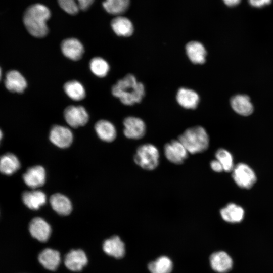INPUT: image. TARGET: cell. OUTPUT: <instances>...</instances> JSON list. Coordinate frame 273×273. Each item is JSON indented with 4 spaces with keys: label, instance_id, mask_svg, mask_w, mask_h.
<instances>
[{
    "label": "cell",
    "instance_id": "cell-1",
    "mask_svg": "<svg viewBox=\"0 0 273 273\" xmlns=\"http://www.w3.org/2000/svg\"><path fill=\"white\" fill-rule=\"evenodd\" d=\"M51 15L49 9L46 6L41 4H33L24 13V24L31 35L38 38L43 37L49 32L47 22Z\"/></svg>",
    "mask_w": 273,
    "mask_h": 273
},
{
    "label": "cell",
    "instance_id": "cell-2",
    "mask_svg": "<svg viewBox=\"0 0 273 273\" xmlns=\"http://www.w3.org/2000/svg\"><path fill=\"white\" fill-rule=\"evenodd\" d=\"M112 93L122 104L131 106L142 101L145 95V87L133 74H128L112 86Z\"/></svg>",
    "mask_w": 273,
    "mask_h": 273
},
{
    "label": "cell",
    "instance_id": "cell-3",
    "mask_svg": "<svg viewBox=\"0 0 273 273\" xmlns=\"http://www.w3.org/2000/svg\"><path fill=\"white\" fill-rule=\"evenodd\" d=\"M178 140L188 153L192 154L205 151L209 144V135L205 128L200 126L187 129L179 136Z\"/></svg>",
    "mask_w": 273,
    "mask_h": 273
},
{
    "label": "cell",
    "instance_id": "cell-4",
    "mask_svg": "<svg viewBox=\"0 0 273 273\" xmlns=\"http://www.w3.org/2000/svg\"><path fill=\"white\" fill-rule=\"evenodd\" d=\"M159 152L157 148L152 144H145L136 150L134 156L135 163L144 169L153 170L159 162Z\"/></svg>",
    "mask_w": 273,
    "mask_h": 273
},
{
    "label": "cell",
    "instance_id": "cell-5",
    "mask_svg": "<svg viewBox=\"0 0 273 273\" xmlns=\"http://www.w3.org/2000/svg\"><path fill=\"white\" fill-rule=\"evenodd\" d=\"M64 117L68 124L73 128L84 126L89 119L87 112L82 106L67 107L64 111Z\"/></svg>",
    "mask_w": 273,
    "mask_h": 273
},
{
    "label": "cell",
    "instance_id": "cell-6",
    "mask_svg": "<svg viewBox=\"0 0 273 273\" xmlns=\"http://www.w3.org/2000/svg\"><path fill=\"white\" fill-rule=\"evenodd\" d=\"M233 178L241 188L250 189L256 180V175L253 170L244 163H239L234 167Z\"/></svg>",
    "mask_w": 273,
    "mask_h": 273
},
{
    "label": "cell",
    "instance_id": "cell-7",
    "mask_svg": "<svg viewBox=\"0 0 273 273\" xmlns=\"http://www.w3.org/2000/svg\"><path fill=\"white\" fill-rule=\"evenodd\" d=\"M164 154L167 159L175 164H180L188 158V152L178 140H172L164 147Z\"/></svg>",
    "mask_w": 273,
    "mask_h": 273
},
{
    "label": "cell",
    "instance_id": "cell-8",
    "mask_svg": "<svg viewBox=\"0 0 273 273\" xmlns=\"http://www.w3.org/2000/svg\"><path fill=\"white\" fill-rule=\"evenodd\" d=\"M49 139L58 147L66 148L72 143L73 136L71 130L65 126L55 125L51 129Z\"/></svg>",
    "mask_w": 273,
    "mask_h": 273
},
{
    "label": "cell",
    "instance_id": "cell-9",
    "mask_svg": "<svg viewBox=\"0 0 273 273\" xmlns=\"http://www.w3.org/2000/svg\"><path fill=\"white\" fill-rule=\"evenodd\" d=\"M124 134L126 137L131 139H139L143 138L146 132L145 122L140 118L129 116L123 121Z\"/></svg>",
    "mask_w": 273,
    "mask_h": 273
},
{
    "label": "cell",
    "instance_id": "cell-10",
    "mask_svg": "<svg viewBox=\"0 0 273 273\" xmlns=\"http://www.w3.org/2000/svg\"><path fill=\"white\" fill-rule=\"evenodd\" d=\"M61 49L66 57L73 61L80 59L84 51L81 42L75 38L64 39L61 43Z\"/></svg>",
    "mask_w": 273,
    "mask_h": 273
},
{
    "label": "cell",
    "instance_id": "cell-11",
    "mask_svg": "<svg viewBox=\"0 0 273 273\" xmlns=\"http://www.w3.org/2000/svg\"><path fill=\"white\" fill-rule=\"evenodd\" d=\"M23 179L26 185L30 188L36 189L41 187L46 182L45 169L39 165L31 167L23 174Z\"/></svg>",
    "mask_w": 273,
    "mask_h": 273
},
{
    "label": "cell",
    "instance_id": "cell-12",
    "mask_svg": "<svg viewBox=\"0 0 273 273\" xmlns=\"http://www.w3.org/2000/svg\"><path fill=\"white\" fill-rule=\"evenodd\" d=\"M29 230L33 238L41 242L47 241L51 233L50 225L40 217H35L30 221Z\"/></svg>",
    "mask_w": 273,
    "mask_h": 273
},
{
    "label": "cell",
    "instance_id": "cell-13",
    "mask_svg": "<svg viewBox=\"0 0 273 273\" xmlns=\"http://www.w3.org/2000/svg\"><path fill=\"white\" fill-rule=\"evenodd\" d=\"M87 263V256L84 251L80 249L70 251L64 259L66 267L73 271L81 270Z\"/></svg>",
    "mask_w": 273,
    "mask_h": 273
},
{
    "label": "cell",
    "instance_id": "cell-14",
    "mask_svg": "<svg viewBox=\"0 0 273 273\" xmlns=\"http://www.w3.org/2000/svg\"><path fill=\"white\" fill-rule=\"evenodd\" d=\"M212 268L219 273H225L232 268L233 261L225 252L219 251L213 253L210 257Z\"/></svg>",
    "mask_w": 273,
    "mask_h": 273
},
{
    "label": "cell",
    "instance_id": "cell-15",
    "mask_svg": "<svg viewBox=\"0 0 273 273\" xmlns=\"http://www.w3.org/2000/svg\"><path fill=\"white\" fill-rule=\"evenodd\" d=\"M230 104L234 111L239 115L249 116L253 112V106L247 95H235L231 99Z\"/></svg>",
    "mask_w": 273,
    "mask_h": 273
},
{
    "label": "cell",
    "instance_id": "cell-16",
    "mask_svg": "<svg viewBox=\"0 0 273 273\" xmlns=\"http://www.w3.org/2000/svg\"><path fill=\"white\" fill-rule=\"evenodd\" d=\"M176 98L178 103L186 109H195L199 102V97L196 92L184 87L178 90Z\"/></svg>",
    "mask_w": 273,
    "mask_h": 273
},
{
    "label": "cell",
    "instance_id": "cell-17",
    "mask_svg": "<svg viewBox=\"0 0 273 273\" xmlns=\"http://www.w3.org/2000/svg\"><path fill=\"white\" fill-rule=\"evenodd\" d=\"M186 54L190 60L196 64H202L205 63L206 50L204 46L200 42L191 41L186 46Z\"/></svg>",
    "mask_w": 273,
    "mask_h": 273
},
{
    "label": "cell",
    "instance_id": "cell-18",
    "mask_svg": "<svg viewBox=\"0 0 273 273\" xmlns=\"http://www.w3.org/2000/svg\"><path fill=\"white\" fill-rule=\"evenodd\" d=\"M5 83L6 88L12 92L22 93L27 86L25 78L16 70L8 72Z\"/></svg>",
    "mask_w": 273,
    "mask_h": 273
},
{
    "label": "cell",
    "instance_id": "cell-19",
    "mask_svg": "<svg viewBox=\"0 0 273 273\" xmlns=\"http://www.w3.org/2000/svg\"><path fill=\"white\" fill-rule=\"evenodd\" d=\"M38 260L46 269L55 270L60 264L61 257L59 252L57 250L46 248L39 254Z\"/></svg>",
    "mask_w": 273,
    "mask_h": 273
},
{
    "label": "cell",
    "instance_id": "cell-20",
    "mask_svg": "<svg viewBox=\"0 0 273 273\" xmlns=\"http://www.w3.org/2000/svg\"><path fill=\"white\" fill-rule=\"evenodd\" d=\"M22 199L24 204L32 210L38 209L45 204L47 200L46 194L40 190L24 192Z\"/></svg>",
    "mask_w": 273,
    "mask_h": 273
},
{
    "label": "cell",
    "instance_id": "cell-21",
    "mask_svg": "<svg viewBox=\"0 0 273 273\" xmlns=\"http://www.w3.org/2000/svg\"><path fill=\"white\" fill-rule=\"evenodd\" d=\"M103 248L107 254L116 258L123 257L125 254L124 244L117 236L106 240L103 243Z\"/></svg>",
    "mask_w": 273,
    "mask_h": 273
},
{
    "label": "cell",
    "instance_id": "cell-22",
    "mask_svg": "<svg viewBox=\"0 0 273 273\" xmlns=\"http://www.w3.org/2000/svg\"><path fill=\"white\" fill-rule=\"evenodd\" d=\"M51 205L54 211L61 215L69 214L72 209L70 200L65 196L60 193H56L50 199Z\"/></svg>",
    "mask_w": 273,
    "mask_h": 273
},
{
    "label": "cell",
    "instance_id": "cell-23",
    "mask_svg": "<svg viewBox=\"0 0 273 273\" xmlns=\"http://www.w3.org/2000/svg\"><path fill=\"white\" fill-rule=\"evenodd\" d=\"M111 25L113 31L119 36H130L133 32L132 22L123 16H118L114 18L111 21Z\"/></svg>",
    "mask_w": 273,
    "mask_h": 273
},
{
    "label": "cell",
    "instance_id": "cell-24",
    "mask_svg": "<svg viewBox=\"0 0 273 273\" xmlns=\"http://www.w3.org/2000/svg\"><path fill=\"white\" fill-rule=\"evenodd\" d=\"M94 0H58L60 7L70 15H75L80 11L87 10Z\"/></svg>",
    "mask_w": 273,
    "mask_h": 273
},
{
    "label": "cell",
    "instance_id": "cell-25",
    "mask_svg": "<svg viewBox=\"0 0 273 273\" xmlns=\"http://www.w3.org/2000/svg\"><path fill=\"white\" fill-rule=\"evenodd\" d=\"M95 129L98 136L104 141L111 142L116 138V128L109 121L99 120L95 124Z\"/></svg>",
    "mask_w": 273,
    "mask_h": 273
},
{
    "label": "cell",
    "instance_id": "cell-26",
    "mask_svg": "<svg viewBox=\"0 0 273 273\" xmlns=\"http://www.w3.org/2000/svg\"><path fill=\"white\" fill-rule=\"evenodd\" d=\"M244 214L243 208L234 203L228 204L220 210L222 218L230 223L240 222L242 220Z\"/></svg>",
    "mask_w": 273,
    "mask_h": 273
},
{
    "label": "cell",
    "instance_id": "cell-27",
    "mask_svg": "<svg viewBox=\"0 0 273 273\" xmlns=\"http://www.w3.org/2000/svg\"><path fill=\"white\" fill-rule=\"evenodd\" d=\"M20 167L18 158L12 153H7L0 156V172L10 175L16 172Z\"/></svg>",
    "mask_w": 273,
    "mask_h": 273
},
{
    "label": "cell",
    "instance_id": "cell-28",
    "mask_svg": "<svg viewBox=\"0 0 273 273\" xmlns=\"http://www.w3.org/2000/svg\"><path fill=\"white\" fill-rule=\"evenodd\" d=\"M63 88L66 95L73 100L80 101L85 97L86 93L84 87L78 81H67L64 84Z\"/></svg>",
    "mask_w": 273,
    "mask_h": 273
},
{
    "label": "cell",
    "instance_id": "cell-29",
    "mask_svg": "<svg viewBox=\"0 0 273 273\" xmlns=\"http://www.w3.org/2000/svg\"><path fill=\"white\" fill-rule=\"evenodd\" d=\"M172 262L166 256H161L148 264L151 273H170L172 269Z\"/></svg>",
    "mask_w": 273,
    "mask_h": 273
},
{
    "label": "cell",
    "instance_id": "cell-30",
    "mask_svg": "<svg viewBox=\"0 0 273 273\" xmlns=\"http://www.w3.org/2000/svg\"><path fill=\"white\" fill-rule=\"evenodd\" d=\"M129 5V0H105L103 3L104 9L109 14L120 15L125 12Z\"/></svg>",
    "mask_w": 273,
    "mask_h": 273
},
{
    "label": "cell",
    "instance_id": "cell-31",
    "mask_svg": "<svg viewBox=\"0 0 273 273\" xmlns=\"http://www.w3.org/2000/svg\"><path fill=\"white\" fill-rule=\"evenodd\" d=\"M89 68L92 73L99 77L106 76L110 69L108 62L103 58L94 57L89 62Z\"/></svg>",
    "mask_w": 273,
    "mask_h": 273
},
{
    "label": "cell",
    "instance_id": "cell-32",
    "mask_svg": "<svg viewBox=\"0 0 273 273\" xmlns=\"http://www.w3.org/2000/svg\"><path fill=\"white\" fill-rule=\"evenodd\" d=\"M216 159L221 164L223 170L232 171L234 168L233 159L231 154L224 149H218L215 153Z\"/></svg>",
    "mask_w": 273,
    "mask_h": 273
},
{
    "label": "cell",
    "instance_id": "cell-33",
    "mask_svg": "<svg viewBox=\"0 0 273 273\" xmlns=\"http://www.w3.org/2000/svg\"><path fill=\"white\" fill-rule=\"evenodd\" d=\"M249 2L253 7L261 8L270 4L271 0H249Z\"/></svg>",
    "mask_w": 273,
    "mask_h": 273
},
{
    "label": "cell",
    "instance_id": "cell-34",
    "mask_svg": "<svg viewBox=\"0 0 273 273\" xmlns=\"http://www.w3.org/2000/svg\"><path fill=\"white\" fill-rule=\"evenodd\" d=\"M210 167L215 172H221L223 171V167L220 163L217 160H213L210 162Z\"/></svg>",
    "mask_w": 273,
    "mask_h": 273
},
{
    "label": "cell",
    "instance_id": "cell-35",
    "mask_svg": "<svg viewBox=\"0 0 273 273\" xmlns=\"http://www.w3.org/2000/svg\"><path fill=\"white\" fill-rule=\"evenodd\" d=\"M241 0H223L224 4L229 7H234L238 5Z\"/></svg>",
    "mask_w": 273,
    "mask_h": 273
},
{
    "label": "cell",
    "instance_id": "cell-36",
    "mask_svg": "<svg viewBox=\"0 0 273 273\" xmlns=\"http://www.w3.org/2000/svg\"><path fill=\"white\" fill-rule=\"evenodd\" d=\"M2 137H3V133H2V132L1 130L0 129V141H1Z\"/></svg>",
    "mask_w": 273,
    "mask_h": 273
},
{
    "label": "cell",
    "instance_id": "cell-37",
    "mask_svg": "<svg viewBox=\"0 0 273 273\" xmlns=\"http://www.w3.org/2000/svg\"><path fill=\"white\" fill-rule=\"evenodd\" d=\"M1 75H2V72H1V69L0 68V79L1 78Z\"/></svg>",
    "mask_w": 273,
    "mask_h": 273
}]
</instances>
